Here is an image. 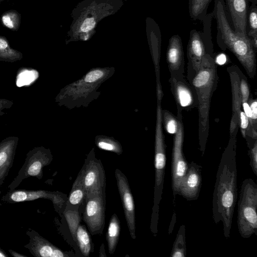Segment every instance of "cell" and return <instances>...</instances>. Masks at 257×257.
<instances>
[{"mask_svg": "<svg viewBox=\"0 0 257 257\" xmlns=\"http://www.w3.org/2000/svg\"><path fill=\"white\" fill-rule=\"evenodd\" d=\"M86 196L105 192L106 176L103 166L91 152L80 170Z\"/></svg>", "mask_w": 257, "mask_h": 257, "instance_id": "ba28073f", "label": "cell"}, {"mask_svg": "<svg viewBox=\"0 0 257 257\" xmlns=\"http://www.w3.org/2000/svg\"><path fill=\"white\" fill-rule=\"evenodd\" d=\"M68 209L64 211V214L69 226L70 232L75 242H76V230L80 223V216L77 209Z\"/></svg>", "mask_w": 257, "mask_h": 257, "instance_id": "d4e9b609", "label": "cell"}, {"mask_svg": "<svg viewBox=\"0 0 257 257\" xmlns=\"http://www.w3.org/2000/svg\"><path fill=\"white\" fill-rule=\"evenodd\" d=\"M82 219L92 235L102 233L105 224V192L85 197Z\"/></svg>", "mask_w": 257, "mask_h": 257, "instance_id": "52a82bcc", "label": "cell"}, {"mask_svg": "<svg viewBox=\"0 0 257 257\" xmlns=\"http://www.w3.org/2000/svg\"><path fill=\"white\" fill-rule=\"evenodd\" d=\"M237 223L240 236L257 235V185L251 178L241 184L238 201Z\"/></svg>", "mask_w": 257, "mask_h": 257, "instance_id": "5b68a950", "label": "cell"}, {"mask_svg": "<svg viewBox=\"0 0 257 257\" xmlns=\"http://www.w3.org/2000/svg\"><path fill=\"white\" fill-rule=\"evenodd\" d=\"M178 125L177 132L174 134L172 154V188L174 196L178 195L188 165L183 152L184 131L180 119L178 120Z\"/></svg>", "mask_w": 257, "mask_h": 257, "instance_id": "9c48e42d", "label": "cell"}, {"mask_svg": "<svg viewBox=\"0 0 257 257\" xmlns=\"http://www.w3.org/2000/svg\"><path fill=\"white\" fill-rule=\"evenodd\" d=\"M215 73L207 70L198 72L192 80V85L195 89L200 103L201 117L204 124L207 122L208 102L211 91L213 88Z\"/></svg>", "mask_w": 257, "mask_h": 257, "instance_id": "4fadbf2b", "label": "cell"}, {"mask_svg": "<svg viewBox=\"0 0 257 257\" xmlns=\"http://www.w3.org/2000/svg\"><path fill=\"white\" fill-rule=\"evenodd\" d=\"M85 196V191L80 170L73 184L66 203L68 206L71 205L78 207L79 206L84 203Z\"/></svg>", "mask_w": 257, "mask_h": 257, "instance_id": "44dd1931", "label": "cell"}, {"mask_svg": "<svg viewBox=\"0 0 257 257\" xmlns=\"http://www.w3.org/2000/svg\"><path fill=\"white\" fill-rule=\"evenodd\" d=\"M211 1V0H205V3H204V8L205 10L206 9V7L208 5V4Z\"/></svg>", "mask_w": 257, "mask_h": 257, "instance_id": "7bdbcfd3", "label": "cell"}, {"mask_svg": "<svg viewBox=\"0 0 257 257\" xmlns=\"http://www.w3.org/2000/svg\"><path fill=\"white\" fill-rule=\"evenodd\" d=\"M9 252L13 257H28V256L22 253L18 252L12 249H9Z\"/></svg>", "mask_w": 257, "mask_h": 257, "instance_id": "f35d334b", "label": "cell"}, {"mask_svg": "<svg viewBox=\"0 0 257 257\" xmlns=\"http://www.w3.org/2000/svg\"><path fill=\"white\" fill-rule=\"evenodd\" d=\"M4 180H0V187L3 184ZM2 194V191L0 190V195Z\"/></svg>", "mask_w": 257, "mask_h": 257, "instance_id": "ee69618b", "label": "cell"}, {"mask_svg": "<svg viewBox=\"0 0 257 257\" xmlns=\"http://www.w3.org/2000/svg\"><path fill=\"white\" fill-rule=\"evenodd\" d=\"M39 199L50 200L57 212L64 206L67 201V196L58 191H50L44 190H30L26 189H14L9 191L2 198V200L7 203H16L34 201Z\"/></svg>", "mask_w": 257, "mask_h": 257, "instance_id": "30bf717a", "label": "cell"}, {"mask_svg": "<svg viewBox=\"0 0 257 257\" xmlns=\"http://www.w3.org/2000/svg\"><path fill=\"white\" fill-rule=\"evenodd\" d=\"M185 226H180L174 242L170 256L185 257L186 255Z\"/></svg>", "mask_w": 257, "mask_h": 257, "instance_id": "cb8c5ba5", "label": "cell"}, {"mask_svg": "<svg viewBox=\"0 0 257 257\" xmlns=\"http://www.w3.org/2000/svg\"><path fill=\"white\" fill-rule=\"evenodd\" d=\"M19 140L11 136L0 142V180L5 181L13 166Z\"/></svg>", "mask_w": 257, "mask_h": 257, "instance_id": "9a60e30c", "label": "cell"}, {"mask_svg": "<svg viewBox=\"0 0 257 257\" xmlns=\"http://www.w3.org/2000/svg\"><path fill=\"white\" fill-rule=\"evenodd\" d=\"M205 0H191L190 8L191 17L196 19L205 11Z\"/></svg>", "mask_w": 257, "mask_h": 257, "instance_id": "83f0119b", "label": "cell"}, {"mask_svg": "<svg viewBox=\"0 0 257 257\" xmlns=\"http://www.w3.org/2000/svg\"><path fill=\"white\" fill-rule=\"evenodd\" d=\"M188 57L194 70L199 69L201 61L205 55L202 40L197 31H191L188 45Z\"/></svg>", "mask_w": 257, "mask_h": 257, "instance_id": "ac0fdd59", "label": "cell"}, {"mask_svg": "<svg viewBox=\"0 0 257 257\" xmlns=\"http://www.w3.org/2000/svg\"><path fill=\"white\" fill-rule=\"evenodd\" d=\"M226 57L223 54H219L216 58V62L220 65L224 64L226 62Z\"/></svg>", "mask_w": 257, "mask_h": 257, "instance_id": "74e56055", "label": "cell"}, {"mask_svg": "<svg viewBox=\"0 0 257 257\" xmlns=\"http://www.w3.org/2000/svg\"><path fill=\"white\" fill-rule=\"evenodd\" d=\"M0 257H9L8 254L0 247Z\"/></svg>", "mask_w": 257, "mask_h": 257, "instance_id": "b9f144b4", "label": "cell"}, {"mask_svg": "<svg viewBox=\"0 0 257 257\" xmlns=\"http://www.w3.org/2000/svg\"><path fill=\"white\" fill-rule=\"evenodd\" d=\"M52 160L53 156L49 149L42 146L33 148L27 153L23 165L8 186L9 191L16 189L24 179L30 177L41 179L43 168L50 165Z\"/></svg>", "mask_w": 257, "mask_h": 257, "instance_id": "8992f818", "label": "cell"}, {"mask_svg": "<svg viewBox=\"0 0 257 257\" xmlns=\"http://www.w3.org/2000/svg\"><path fill=\"white\" fill-rule=\"evenodd\" d=\"M14 104L13 100L6 98H0V116L6 114L3 110L11 108Z\"/></svg>", "mask_w": 257, "mask_h": 257, "instance_id": "e575fe53", "label": "cell"}, {"mask_svg": "<svg viewBox=\"0 0 257 257\" xmlns=\"http://www.w3.org/2000/svg\"><path fill=\"white\" fill-rule=\"evenodd\" d=\"M120 221L115 213L112 214L110 219L106 239L108 252L110 254L114 253L117 246L120 234Z\"/></svg>", "mask_w": 257, "mask_h": 257, "instance_id": "ffe728a7", "label": "cell"}, {"mask_svg": "<svg viewBox=\"0 0 257 257\" xmlns=\"http://www.w3.org/2000/svg\"><path fill=\"white\" fill-rule=\"evenodd\" d=\"M98 148L102 150L112 151L118 155L121 153V150L120 146L114 142L109 141H99L97 143Z\"/></svg>", "mask_w": 257, "mask_h": 257, "instance_id": "f546056e", "label": "cell"}, {"mask_svg": "<svg viewBox=\"0 0 257 257\" xmlns=\"http://www.w3.org/2000/svg\"><path fill=\"white\" fill-rule=\"evenodd\" d=\"M235 32L246 35L247 0H226Z\"/></svg>", "mask_w": 257, "mask_h": 257, "instance_id": "e0dca14e", "label": "cell"}, {"mask_svg": "<svg viewBox=\"0 0 257 257\" xmlns=\"http://www.w3.org/2000/svg\"><path fill=\"white\" fill-rule=\"evenodd\" d=\"M249 106L251 111L252 123L256 124L257 119V101L256 99L250 101Z\"/></svg>", "mask_w": 257, "mask_h": 257, "instance_id": "d590c367", "label": "cell"}, {"mask_svg": "<svg viewBox=\"0 0 257 257\" xmlns=\"http://www.w3.org/2000/svg\"><path fill=\"white\" fill-rule=\"evenodd\" d=\"M99 256L106 257L104 244H101L100 247Z\"/></svg>", "mask_w": 257, "mask_h": 257, "instance_id": "60d3db41", "label": "cell"}, {"mask_svg": "<svg viewBox=\"0 0 257 257\" xmlns=\"http://www.w3.org/2000/svg\"><path fill=\"white\" fill-rule=\"evenodd\" d=\"M26 235L29 237V242L24 245L35 257H69L74 254L62 250L42 236L38 232L28 228Z\"/></svg>", "mask_w": 257, "mask_h": 257, "instance_id": "7c38bea8", "label": "cell"}, {"mask_svg": "<svg viewBox=\"0 0 257 257\" xmlns=\"http://www.w3.org/2000/svg\"><path fill=\"white\" fill-rule=\"evenodd\" d=\"M176 214L174 213L172 216V220H171L170 225L169 227V234H171L172 230H173L174 226L176 222Z\"/></svg>", "mask_w": 257, "mask_h": 257, "instance_id": "ab89813d", "label": "cell"}, {"mask_svg": "<svg viewBox=\"0 0 257 257\" xmlns=\"http://www.w3.org/2000/svg\"><path fill=\"white\" fill-rule=\"evenodd\" d=\"M162 115L164 116V123L167 132L170 134H175L178 127L177 119L173 115L166 111Z\"/></svg>", "mask_w": 257, "mask_h": 257, "instance_id": "484cf974", "label": "cell"}, {"mask_svg": "<svg viewBox=\"0 0 257 257\" xmlns=\"http://www.w3.org/2000/svg\"><path fill=\"white\" fill-rule=\"evenodd\" d=\"M125 0H83L71 14L72 19L67 33V41H87L95 33L98 23L115 14Z\"/></svg>", "mask_w": 257, "mask_h": 257, "instance_id": "7a4b0ae2", "label": "cell"}, {"mask_svg": "<svg viewBox=\"0 0 257 257\" xmlns=\"http://www.w3.org/2000/svg\"><path fill=\"white\" fill-rule=\"evenodd\" d=\"M22 58L21 52L12 49L6 39L0 38V61L15 62Z\"/></svg>", "mask_w": 257, "mask_h": 257, "instance_id": "603a6c76", "label": "cell"}, {"mask_svg": "<svg viewBox=\"0 0 257 257\" xmlns=\"http://www.w3.org/2000/svg\"><path fill=\"white\" fill-rule=\"evenodd\" d=\"M162 111L158 105L155 147V186L151 221V230L154 236L158 233L159 205L163 194L166 163V145L162 130Z\"/></svg>", "mask_w": 257, "mask_h": 257, "instance_id": "277c9868", "label": "cell"}, {"mask_svg": "<svg viewBox=\"0 0 257 257\" xmlns=\"http://www.w3.org/2000/svg\"><path fill=\"white\" fill-rule=\"evenodd\" d=\"M81 253L85 257L93 251V245L89 233L85 227L79 224L76 233V242Z\"/></svg>", "mask_w": 257, "mask_h": 257, "instance_id": "7402d4cb", "label": "cell"}, {"mask_svg": "<svg viewBox=\"0 0 257 257\" xmlns=\"http://www.w3.org/2000/svg\"><path fill=\"white\" fill-rule=\"evenodd\" d=\"M114 174L130 234L135 239V206L131 190L126 177L120 170L116 169Z\"/></svg>", "mask_w": 257, "mask_h": 257, "instance_id": "8fae6325", "label": "cell"}, {"mask_svg": "<svg viewBox=\"0 0 257 257\" xmlns=\"http://www.w3.org/2000/svg\"><path fill=\"white\" fill-rule=\"evenodd\" d=\"M239 118L242 135L245 137L246 136L245 131L248 128V124H249V119L244 112L241 110L239 111Z\"/></svg>", "mask_w": 257, "mask_h": 257, "instance_id": "d6a6232c", "label": "cell"}, {"mask_svg": "<svg viewBox=\"0 0 257 257\" xmlns=\"http://www.w3.org/2000/svg\"><path fill=\"white\" fill-rule=\"evenodd\" d=\"M215 17L221 37L228 48L234 54L245 69L248 75L255 74L254 48L247 35L235 32L230 27L224 6L220 1H215Z\"/></svg>", "mask_w": 257, "mask_h": 257, "instance_id": "3957f363", "label": "cell"}, {"mask_svg": "<svg viewBox=\"0 0 257 257\" xmlns=\"http://www.w3.org/2000/svg\"><path fill=\"white\" fill-rule=\"evenodd\" d=\"M235 146L229 144L223 153L217 171L212 199L213 219L222 222L224 236L230 237L237 196Z\"/></svg>", "mask_w": 257, "mask_h": 257, "instance_id": "6da1fadb", "label": "cell"}, {"mask_svg": "<svg viewBox=\"0 0 257 257\" xmlns=\"http://www.w3.org/2000/svg\"><path fill=\"white\" fill-rule=\"evenodd\" d=\"M239 90L242 103L247 102L249 95V90L248 84L244 79H242L240 81Z\"/></svg>", "mask_w": 257, "mask_h": 257, "instance_id": "4dcf8cb0", "label": "cell"}, {"mask_svg": "<svg viewBox=\"0 0 257 257\" xmlns=\"http://www.w3.org/2000/svg\"><path fill=\"white\" fill-rule=\"evenodd\" d=\"M202 166L192 161L180 185L178 195L188 201L196 200L202 184Z\"/></svg>", "mask_w": 257, "mask_h": 257, "instance_id": "5bb4252c", "label": "cell"}, {"mask_svg": "<svg viewBox=\"0 0 257 257\" xmlns=\"http://www.w3.org/2000/svg\"><path fill=\"white\" fill-rule=\"evenodd\" d=\"M166 57L171 73L181 74L183 72L184 56L182 41L179 35H173L169 39Z\"/></svg>", "mask_w": 257, "mask_h": 257, "instance_id": "2e32d148", "label": "cell"}, {"mask_svg": "<svg viewBox=\"0 0 257 257\" xmlns=\"http://www.w3.org/2000/svg\"><path fill=\"white\" fill-rule=\"evenodd\" d=\"M103 75V72L99 70H95L88 73L84 78L87 82H93L100 78Z\"/></svg>", "mask_w": 257, "mask_h": 257, "instance_id": "1f68e13d", "label": "cell"}, {"mask_svg": "<svg viewBox=\"0 0 257 257\" xmlns=\"http://www.w3.org/2000/svg\"><path fill=\"white\" fill-rule=\"evenodd\" d=\"M2 22L7 28L13 29L16 24L15 18L12 14L5 15L2 17Z\"/></svg>", "mask_w": 257, "mask_h": 257, "instance_id": "836d02e7", "label": "cell"}, {"mask_svg": "<svg viewBox=\"0 0 257 257\" xmlns=\"http://www.w3.org/2000/svg\"><path fill=\"white\" fill-rule=\"evenodd\" d=\"M172 79L173 93L177 103L183 108L191 106L194 98L190 87L184 82L177 81L174 77Z\"/></svg>", "mask_w": 257, "mask_h": 257, "instance_id": "d6986e66", "label": "cell"}, {"mask_svg": "<svg viewBox=\"0 0 257 257\" xmlns=\"http://www.w3.org/2000/svg\"><path fill=\"white\" fill-rule=\"evenodd\" d=\"M248 23L250 30L248 36L253 37L257 35V8L256 6H252L248 15Z\"/></svg>", "mask_w": 257, "mask_h": 257, "instance_id": "4316f807", "label": "cell"}, {"mask_svg": "<svg viewBox=\"0 0 257 257\" xmlns=\"http://www.w3.org/2000/svg\"><path fill=\"white\" fill-rule=\"evenodd\" d=\"M242 103L244 110L243 112L248 117L249 121L250 123L251 126H252L253 123L252 120V114L249 105L247 102H242Z\"/></svg>", "mask_w": 257, "mask_h": 257, "instance_id": "8d00e7d4", "label": "cell"}, {"mask_svg": "<svg viewBox=\"0 0 257 257\" xmlns=\"http://www.w3.org/2000/svg\"><path fill=\"white\" fill-rule=\"evenodd\" d=\"M249 150L248 152L250 158L249 165L251 168L253 173L257 176V143L255 140L254 143L248 144Z\"/></svg>", "mask_w": 257, "mask_h": 257, "instance_id": "f1b7e54d", "label": "cell"}]
</instances>
